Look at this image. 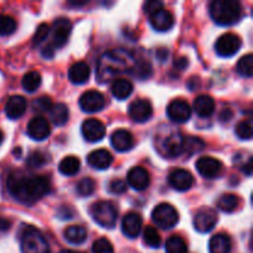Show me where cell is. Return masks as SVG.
Masks as SVG:
<instances>
[{"instance_id":"obj_1","label":"cell","mask_w":253,"mask_h":253,"mask_svg":"<svg viewBox=\"0 0 253 253\" xmlns=\"http://www.w3.org/2000/svg\"><path fill=\"white\" fill-rule=\"evenodd\" d=\"M7 190L20 203L32 205L51 192V183L43 175L14 172L7 178Z\"/></svg>"},{"instance_id":"obj_2","label":"cell","mask_w":253,"mask_h":253,"mask_svg":"<svg viewBox=\"0 0 253 253\" xmlns=\"http://www.w3.org/2000/svg\"><path fill=\"white\" fill-rule=\"evenodd\" d=\"M209 12L211 19L217 25L230 26L241 19L242 6L235 0H215L210 4Z\"/></svg>"},{"instance_id":"obj_3","label":"cell","mask_w":253,"mask_h":253,"mask_svg":"<svg viewBox=\"0 0 253 253\" xmlns=\"http://www.w3.org/2000/svg\"><path fill=\"white\" fill-rule=\"evenodd\" d=\"M49 32L52 35V42L47 47L46 51L42 52V54L47 57V58H51L54 49L61 48V47H63L68 42V39L72 32L71 21L67 17H58L57 20H54L53 26L49 30Z\"/></svg>"},{"instance_id":"obj_4","label":"cell","mask_w":253,"mask_h":253,"mask_svg":"<svg viewBox=\"0 0 253 253\" xmlns=\"http://www.w3.org/2000/svg\"><path fill=\"white\" fill-rule=\"evenodd\" d=\"M90 215L96 224L105 229H113L118 221V209L108 200H100L91 205Z\"/></svg>"},{"instance_id":"obj_5","label":"cell","mask_w":253,"mask_h":253,"mask_svg":"<svg viewBox=\"0 0 253 253\" xmlns=\"http://www.w3.org/2000/svg\"><path fill=\"white\" fill-rule=\"evenodd\" d=\"M126 59V53L120 56L119 52H108L101 58L100 64H99V78H105V82L108 81L109 76L113 77L114 74H118L123 72L127 67V62L124 61Z\"/></svg>"},{"instance_id":"obj_6","label":"cell","mask_w":253,"mask_h":253,"mask_svg":"<svg viewBox=\"0 0 253 253\" xmlns=\"http://www.w3.org/2000/svg\"><path fill=\"white\" fill-rule=\"evenodd\" d=\"M22 253H51L48 244L39 230L27 227L21 236Z\"/></svg>"},{"instance_id":"obj_7","label":"cell","mask_w":253,"mask_h":253,"mask_svg":"<svg viewBox=\"0 0 253 253\" xmlns=\"http://www.w3.org/2000/svg\"><path fill=\"white\" fill-rule=\"evenodd\" d=\"M152 221L157 227L169 230L178 224L179 214L173 205L162 203V204H158L152 211Z\"/></svg>"},{"instance_id":"obj_8","label":"cell","mask_w":253,"mask_h":253,"mask_svg":"<svg viewBox=\"0 0 253 253\" xmlns=\"http://www.w3.org/2000/svg\"><path fill=\"white\" fill-rule=\"evenodd\" d=\"M158 151L162 156L168 158H174L182 155L184 150V137L179 132H172L163 136L157 143Z\"/></svg>"},{"instance_id":"obj_9","label":"cell","mask_w":253,"mask_h":253,"mask_svg":"<svg viewBox=\"0 0 253 253\" xmlns=\"http://www.w3.org/2000/svg\"><path fill=\"white\" fill-rule=\"evenodd\" d=\"M242 46L241 39L235 34H225L217 39L215 51L221 57H231L240 51Z\"/></svg>"},{"instance_id":"obj_10","label":"cell","mask_w":253,"mask_h":253,"mask_svg":"<svg viewBox=\"0 0 253 253\" xmlns=\"http://www.w3.org/2000/svg\"><path fill=\"white\" fill-rule=\"evenodd\" d=\"M217 222V214L211 208H202L194 216V227L198 232L207 234L211 231Z\"/></svg>"},{"instance_id":"obj_11","label":"cell","mask_w":253,"mask_h":253,"mask_svg":"<svg viewBox=\"0 0 253 253\" xmlns=\"http://www.w3.org/2000/svg\"><path fill=\"white\" fill-rule=\"evenodd\" d=\"M105 125L98 119H86L82 124V135L88 142H99L105 137Z\"/></svg>"},{"instance_id":"obj_12","label":"cell","mask_w":253,"mask_h":253,"mask_svg":"<svg viewBox=\"0 0 253 253\" xmlns=\"http://www.w3.org/2000/svg\"><path fill=\"white\" fill-rule=\"evenodd\" d=\"M167 115L173 123L184 124L192 116V108L183 99H175V100L170 101L168 105Z\"/></svg>"},{"instance_id":"obj_13","label":"cell","mask_w":253,"mask_h":253,"mask_svg":"<svg viewBox=\"0 0 253 253\" xmlns=\"http://www.w3.org/2000/svg\"><path fill=\"white\" fill-rule=\"evenodd\" d=\"M153 114L152 104L146 99H137L128 106V115L135 123H146Z\"/></svg>"},{"instance_id":"obj_14","label":"cell","mask_w":253,"mask_h":253,"mask_svg":"<svg viewBox=\"0 0 253 253\" xmlns=\"http://www.w3.org/2000/svg\"><path fill=\"white\" fill-rule=\"evenodd\" d=\"M79 105L85 113H98L105 106V98L100 91L88 90L81 96Z\"/></svg>"},{"instance_id":"obj_15","label":"cell","mask_w":253,"mask_h":253,"mask_svg":"<svg viewBox=\"0 0 253 253\" xmlns=\"http://www.w3.org/2000/svg\"><path fill=\"white\" fill-rule=\"evenodd\" d=\"M168 183L173 189L178 192H187L194 184V177L189 170L178 168L170 173L168 177Z\"/></svg>"},{"instance_id":"obj_16","label":"cell","mask_w":253,"mask_h":253,"mask_svg":"<svg viewBox=\"0 0 253 253\" xmlns=\"http://www.w3.org/2000/svg\"><path fill=\"white\" fill-rule=\"evenodd\" d=\"M51 133V126L48 121L42 116H37L30 120L27 125V135L30 138L35 141H43Z\"/></svg>"},{"instance_id":"obj_17","label":"cell","mask_w":253,"mask_h":253,"mask_svg":"<svg viewBox=\"0 0 253 253\" xmlns=\"http://www.w3.org/2000/svg\"><path fill=\"white\" fill-rule=\"evenodd\" d=\"M197 170L204 178H215L222 172V163L214 157H202L197 161Z\"/></svg>"},{"instance_id":"obj_18","label":"cell","mask_w":253,"mask_h":253,"mask_svg":"<svg viewBox=\"0 0 253 253\" xmlns=\"http://www.w3.org/2000/svg\"><path fill=\"white\" fill-rule=\"evenodd\" d=\"M121 229L128 239H136L142 230V217L137 212H127L121 222Z\"/></svg>"},{"instance_id":"obj_19","label":"cell","mask_w":253,"mask_h":253,"mask_svg":"<svg viewBox=\"0 0 253 253\" xmlns=\"http://www.w3.org/2000/svg\"><path fill=\"white\" fill-rule=\"evenodd\" d=\"M127 183L135 190H145L147 189L151 183L150 174L147 170L142 167H133L127 173Z\"/></svg>"},{"instance_id":"obj_20","label":"cell","mask_w":253,"mask_h":253,"mask_svg":"<svg viewBox=\"0 0 253 253\" xmlns=\"http://www.w3.org/2000/svg\"><path fill=\"white\" fill-rule=\"evenodd\" d=\"M150 24L156 31L165 32L168 31L174 25V17H173L172 12L166 10L165 7L150 16Z\"/></svg>"},{"instance_id":"obj_21","label":"cell","mask_w":253,"mask_h":253,"mask_svg":"<svg viewBox=\"0 0 253 253\" xmlns=\"http://www.w3.org/2000/svg\"><path fill=\"white\" fill-rule=\"evenodd\" d=\"M111 145L119 152H126L130 151L133 146V136L130 131L124 130V128H119V130L114 131L111 135Z\"/></svg>"},{"instance_id":"obj_22","label":"cell","mask_w":253,"mask_h":253,"mask_svg":"<svg viewBox=\"0 0 253 253\" xmlns=\"http://www.w3.org/2000/svg\"><path fill=\"white\" fill-rule=\"evenodd\" d=\"M88 165L90 167L95 168V169L104 170L108 169L111 165H113V155L109 152L108 150H96L93 151L91 153H89L88 158Z\"/></svg>"},{"instance_id":"obj_23","label":"cell","mask_w":253,"mask_h":253,"mask_svg":"<svg viewBox=\"0 0 253 253\" xmlns=\"http://www.w3.org/2000/svg\"><path fill=\"white\" fill-rule=\"evenodd\" d=\"M27 108V101L24 96L21 95H14L7 100L6 105H5V114L11 120H16V119L21 118L25 114Z\"/></svg>"},{"instance_id":"obj_24","label":"cell","mask_w":253,"mask_h":253,"mask_svg":"<svg viewBox=\"0 0 253 253\" xmlns=\"http://www.w3.org/2000/svg\"><path fill=\"white\" fill-rule=\"evenodd\" d=\"M90 77V68L85 62H77L69 68L68 78L73 84H84Z\"/></svg>"},{"instance_id":"obj_25","label":"cell","mask_w":253,"mask_h":253,"mask_svg":"<svg viewBox=\"0 0 253 253\" xmlns=\"http://www.w3.org/2000/svg\"><path fill=\"white\" fill-rule=\"evenodd\" d=\"M195 114L200 118H209L215 110V100L210 95H199L194 100Z\"/></svg>"},{"instance_id":"obj_26","label":"cell","mask_w":253,"mask_h":253,"mask_svg":"<svg viewBox=\"0 0 253 253\" xmlns=\"http://www.w3.org/2000/svg\"><path fill=\"white\" fill-rule=\"evenodd\" d=\"M210 253H230L231 251V240L225 234H216L209 242Z\"/></svg>"},{"instance_id":"obj_27","label":"cell","mask_w":253,"mask_h":253,"mask_svg":"<svg viewBox=\"0 0 253 253\" xmlns=\"http://www.w3.org/2000/svg\"><path fill=\"white\" fill-rule=\"evenodd\" d=\"M132 91L133 85L127 79H116L113 85H111V94L119 100H124V99L128 98L132 94Z\"/></svg>"},{"instance_id":"obj_28","label":"cell","mask_w":253,"mask_h":253,"mask_svg":"<svg viewBox=\"0 0 253 253\" xmlns=\"http://www.w3.org/2000/svg\"><path fill=\"white\" fill-rule=\"evenodd\" d=\"M86 230L81 225L68 226L64 231V239L72 245H82L86 240Z\"/></svg>"},{"instance_id":"obj_29","label":"cell","mask_w":253,"mask_h":253,"mask_svg":"<svg viewBox=\"0 0 253 253\" xmlns=\"http://www.w3.org/2000/svg\"><path fill=\"white\" fill-rule=\"evenodd\" d=\"M69 110L66 104L58 103L49 109V119L56 126H62L68 121Z\"/></svg>"},{"instance_id":"obj_30","label":"cell","mask_w":253,"mask_h":253,"mask_svg":"<svg viewBox=\"0 0 253 253\" xmlns=\"http://www.w3.org/2000/svg\"><path fill=\"white\" fill-rule=\"evenodd\" d=\"M79 168H81V161L74 156H68V157L63 158L58 166L59 172L67 177L76 175L79 172Z\"/></svg>"},{"instance_id":"obj_31","label":"cell","mask_w":253,"mask_h":253,"mask_svg":"<svg viewBox=\"0 0 253 253\" xmlns=\"http://www.w3.org/2000/svg\"><path fill=\"white\" fill-rule=\"evenodd\" d=\"M239 204H240L239 197L235 194H231V193H226V194L221 195L216 203L217 208H219L221 211L227 212V214L234 212L235 210L239 208Z\"/></svg>"},{"instance_id":"obj_32","label":"cell","mask_w":253,"mask_h":253,"mask_svg":"<svg viewBox=\"0 0 253 253\" xmlns=\"http://www.w3.org/2000/svg\"><path fill=\"white\" fill-rule=\"evenodd\" d=\"M41 82H42L41 74L36 71H31L29 72V73L25 74L24 78H22L21 84H22V88H24L25 90L29 91V93H34V91H36L37 89L40 88Z\"/></svg>"},{"instance_id":"obj_33","label":"cell","mask_w":253,"mask_h":253,"mask_svg":"<svg viewBox=\"0 0 253 253\" xmlns=\"http://www.w3.org/2000/svg\"><path fill=\"white\" fill-rule=\"evenodd\" d=\"M167 253H188V247L184 240L179 236H170L166 241Z\"/></svg>"},{"instance_id":"obj_34","label":"cell","mask_w":253,"mask_h":253,"mask_svg":"<svg viewBox=\"0 0 253 253\" xmlns=\"http://www.w3.org/2000/svg\"><path fill=\"white\" fill-rule=\"evenodd\" d=\"M143 242L147 245L151 249H158L162 244V240H161L160 234L156 230V227L147 226L143 231Z\"/></svg>"},{"instance_id":"obj_35","label":"cell","mask_w":253,"mask_h":253,"mask_svg":"<svg viewBox=\"0 0 253 253\" xmlns=\"http://www.w3.org/2000/svg\"><path fill=\"white\" fill-rule=\"evenodd\" d=\"M237 72L246 78H251L253 76V57L251 53L244 56L237 62Z\"/></svg>"},{"instance_id":"obj_36","label":"cell","mask_w":253,"mask_h":253,"mask_svg":"<svg viewBox=\"0 0 253 253\" xmlns=\"http://www.w3.org/2000/svg\"><path fill=\"white\" fill-rule=\"evenodd\" d=\"M236 136L240 140H251L252 138V132H253V126H252V120L251 119H247V120L241 121V123L237 124L236 126Z\"/></svg>"},{"instance_id":"obj_37","label":"cell","mask_w":253,"mask_h":253,"mask_svg":"<svg viewBox=\"0 0 253 253\" xmlns=\"http://www.w3.org/2000/svg\"><path fill=\"white\" fill-rule=\"evenodd\" d=\"M16 30V21L9 15H0V36H9Z\"/></svg>"},{"instance_id":"obj_38","label":"cell","mask_w":253,"mask_h":253,"mask_svg":"<svg viewBox=\"0 0 253 253\" xmlns=\"http://www.w3.org/2000/svg\"><path fill=\"white\" fill-rule=\"evenodd\" d=\"M76 189L77 193H78L81 197H89V195L93 194L94 190H95V182H94L91 178H83V179H81L78 182Z\"/></svg>"},{"instance_id":"obj_39","label":"cell","mask_w":253,"mask_h":253,"mask_svg":"<svg viewBox=\"0 0 253 253\" xmlns=\"http://www.w3.org/2000/svg\"><path fill=\"white\" fill-rule=\"evenodd\" d=\"M204 147H205V143L203 142L199 137L184 138V150H183V152L187 151L189 155H194V153L202 151Z\"/></svg>"},{"instance_id":"obj_40","label":"cell","mask_w":253,"mask_h":253,"mask_svg":"<svg viewBox=\"0 0 253 253\" xmlns=\"http://www.w3.org/2000/svg\"><path fill=\"white\" fill-rule=\"evenodd\" d=\"M131 69H133V71H131V73L141 79H146L152 73V67H151V64L148 62H141V63L133 64V67Z\"/></svg>"},{"instance_id":"obj_41","label":"cell","mask_w":253,"mask_h":253,"mask_svg":"<svg viewBox=\"0 0 253 253\" xmlns=\"http://www.w3.org/2000/svg\"><path fill=\"white\" fill-rule=\"evenodd\" d=\"M49 30H51V27L47 24H40L36 29V32H35L34 39H32L34 44H41L42 42L46 41L49 35Z\"/></svg>"},{"instance_id":"obj_42","label":"cell","mask_w":253,"mask_h":253,"mask_svg":"<svg viewBox=\"0 0 253 253\" xmlns=\"http://www.w3.org/2000/svg\"><path fill=\"white\" fill-rule=\"evenodd\" d=\"M93 253H114V247L108 239L101 237L93 244Z\"/></svg>"},{"instance_id":"obj_43","label":"cell","mask_w":253,"mask_h":253,"mask_svg":"<svg viewBox=\"0 0 253 253\" xmlns=\"http://www.w3.org/2000/svg\"><path fill=\"white\" fill-rule=\"evenodd\" d=\"M52 108V101L48 96H40L36 100L32 103V109L37 113H44V111H49Z\"/></svg>"},{"instance_id":"obj_44","label":"cell","mask_w":253,"mask_h":253,"mask_svg":"<svg viewBox=\"0 0 253 253\" xmlns=\"http://www.w3.org/2000/svg\"><path fill=\"white\" fill-rule=\"evenodd\" d=\"M44 163H46V156L42 152H39V151L32 152L31 155L29 156V158H27V166H29L30 168H40L42 167Z\"/></svg>"},{"instance_id":"obj_45","label":"cell","mask_w":253,"mask_h":253,"mask_svg":"<svg viewBox=\"0 0 253 253\" xmlns=\"http://www.w3.org/2000/svg\"><path fill=\"white\" fill-rule=\"evenodd\" d=\"M127 190V184L121 179L111 180L109 184V192L111 194H124Z\"/></svg>"},{"instance_id":"obj_46","label":"cell","mask_w":253,"mask_h":253,"mask_svg":"<svg viewBox=\"0 0 253 253\" xmlns=\"http://www.w3.org/2000/svg\"><path fill=\"white\" fill-rule=\"evenodd\" d=\"M161 9H163V4L161 1H157V0L147 1L145 5H143V12L147 14L148 16H152L153 14L160 11Z\"/></svg>"},{"instance_id":"obj_47","label":"cell","mask_w":253,"mask_h":253,"mask_svg":"<svg viewBox=\"0 0 253 253\" xmlns=\"http://www.w3.org/2000/svg\"><path fill=\"white\" fill-rule=\"evenodd\" d=\"M58 216L61 217V219H72V216H73V211L71 210V208L62 207L58 211Z\"/></svg>"},{"instance_id":"obj_48","label":"cell","mask_w":253,"mask_h":253,"mask_svg":"<svg viewBox=\"0 0 253 253\" xmlns=\"http://www.w3.org/2000/svg\"><path fill=\"white\" fill-rule=\"evenodd\" d=\"M10 227H11V222L9 220L4 219V217H0V231H9Z\"/></svg>"},{"instance_id":"obj_49","label":"cell","mask_w":253,"mask_h":253,"mask_svg":"<svg viewBox=\"0 0 253 253\" xmlns=\"http://www.w3.org/2000/svg\"><path fill=\"white\" fill-rule=\"evenodd\" d=\"M242 170H244L247 175H251V173H252V158L251 157L249 158V161H247L246 165L242 167Z\"/></svg>"},{"instance_id":"obj_50","label":"cell","mask_w":253,"mask_h":253,"mask_svg":"<svg viewBox=\"0 0 253 253\" xmlns=\"http://www.w3.org/2000/svg\"><path fill=\"white\" fill-rule=\"evenodd\" d=\"M231 116H232V113L229 110V109H226V110H224L221 114H220V120L229 121L230 119H231Z\"/></svg>"},{"instance_id":"obj_51","label":"cell","mask_w":253,"mask_h":253,"mask_svg":"<svg viewBox=\"0 0 253 253\" xmlns=\"http://www.w3.org/2000/svg\"><path fill=\"white\" fill-rule=\"evenodd\" d=\"M188 66V59L187 58H179L175 62V67H178L179 69H184Z\"/></svg>"},{"instance_id":"obj_52","label":"cell","mask_w":253,"mask_h":253,"mask_svg":"<svg viewBox=\"0 0 253 253\" xmlns=\"http://www.w3.org/2000/svg\"><path fill=\"white\" fill-rule=\"evenodd\" d=\"M167 56H168V51L166 48H161L157 53V57L160 61H166V59H167Z\"/></svg>"},{"instance_id":"obj_53","label":"cell","mask_w":253,"mask_h":253,"mask_svg":"<svg viewBox=\"0 0 253 253\" xmlns=\"http://www.w3.org/2000/svg\"><path fill=\"white\" fill-rule=\"evenodd\" d=\"M86 0L85 1H69V5H73V6H82V5H85L86 4Z\"/></svg>"},{"instance_id":"obj_54","label":"cell","mask_w":253,"mask_h":253,"mask_svg":"<svg viewBox=\"0 0 253 253\" xmlns=\"http://www.w3.org/2000/svg\"><path fill=\"white\" fill-rule=\"evenodd\" d=\"M59 253H83V252H79V251H72V250H63Z\"/></svg>"},{"instance_id":"obj_55","label":"cell","mask_w":253,"mask_h":253,"mask_svg":"<svg viewBox=\"0 0 253 253\" xmlns=\"http://www.w3.org/2000/svg\"><path fill=\"white\" fill-rule=\"evenodd\" d=\"M2 141H4V133H2V131L0 130V145H1Z\"/></svg>"}]
</instances>
